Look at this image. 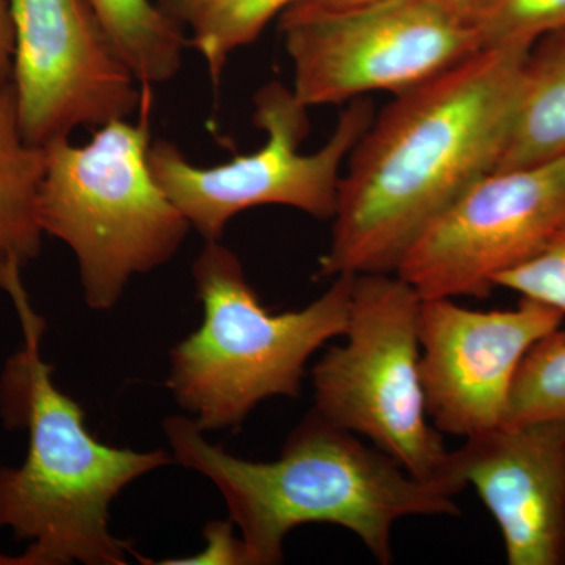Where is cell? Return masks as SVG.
<instances>
[{
    "label": "cell",
    "mask_w": 565,
    "mask_h": 565,
    "mask_svg": "<svg viewBox=\"0 0 565 565\" xmlns=\"http://www.w3.org/2000/svg\"><path fill=\"white\" fill-rule=\"evenodd\" d=\"M162 427L174 462L217 487L252 565L281 564L288 534L318 523L351 531L379 564L390 565L397 522L460 514L459 487L415 478L313 408L289 434L280 456L267 462L210 444L191 416H170Z\"/></svg>",
    "instance_id": "cell-2"
},
{
    "label": "cell",
    "mask_w": 565,
    "mask_h": 565,
    "mask_svg": "<svg viewBox=\"0 0 565 565\" xmlns=\"http://www.w3.org/2000/svg\"><path fill=\"white\" fill-rule=\"evenodd\" d=\"M204 2L206 0H158L159 6L182 25H191Z\"/></svg>",
    "instance_id": "cell-23"
},
{
    "label": "cell",
    "mask_w": 565,
    "mask_h": 565,
    "mask_svg": "<svg viewBox=\"0 0 565 565\" xmlns=\"http://www.w3.org/2000/svg\"><path fill=\"white\" fill-rule=\"evenodd\" d=\"M22 329V348L0 375V415L10 429L28 430L20 467H0V527L28 541L22 565H125L137 556L110 530L115 498L141 476L173 463L166 449L136 451L103 444L85 412L54 382L41 353L46 322L36 313L22 266L0 269Z\"/></svg>",
    "instance_id": "cell-3"
},
{
    "label": "cell",
    "mask_w": 565,
    "mask_h": 565,
    "mask_svg": "<svg viewBox=\"0 0 565 565\" xmlns=\"http://www.w3.org/2000/svg\"><path fill=\"white\" fill-rule=\"evenodd\" d=\"M46 156L22 137L11 82L0 85V269L39 258V193Z\"/></svg>",
    "instance_id": "cell-14"
},
{
    "label": "cell",
    "mask_w": 565,
    "mask_h": 565,
    "mask_svg": "<svg viewBox=\"0 0 565 565\" xmlns=\"http://www.w3.org/2000/svg\"><path fill=\"white\" fill-rule=\"evenodd\" d=\"M206 546L199 555L181 557V559L161 561L159 564H212V565H252L243 537L234 534L232 520H214L204 526Z\"/></svg>",
    "instance_id": "cell-20"
},
{
    "label": "cell",
    "mask_w": 565,
    "mask_h": 565,
    "mask_svg": "<svg viewBox=\"0 0 565 565\" xmlns=\"http://www.w3.org/2000/svg\"><path fill=\"white\" fill-rule=\"evenodd\" d=\"M399 2V0H299L288 10L282 11L280 21L307 20V18L322 17V14L340 13L360 9V7L375 6V3ZM422 2L438 3L448 7L456 13L462 14L468 21L473 22L481 13L487 0H422Z\"/></svg>",
    "instance_id": "cell-21"
},
{
    "label": "cell",
    "mask_w": 565,
    "mask_h": 565,
    "mask_svg": "<svg viewBox=\"0 0 565 565\" xmlns=\"http://www.w3.org/2000/svg\"><path fill=\"white\" fill-rule=\"evenodd\" d=\"M299 0H206L191 22L189 46L206 62L212 81L230 55L259 39L264 29Z\"/></svg>",
    "instance_id": "cell-16"
},
{
    "label": "cell",
    "mask_w": 565,
    "mask_h": 565,
    "mask_svg": "<svg viewBox=\"0 0 565 565\" xmlns=\"http://www.w3.org/2000/svg\"><path fill=\"white\" fill-rule=\"evenodd\" d=\"M565 419V330L557 329L526 353L512 386L504 424Z\"/></svg>",
    "instance_id": "cell-17"
},
{
    "label": "cell",
    "mask_w": 565,
    "mask_h": 565,
    "mask_svg": "<svg viewBox=\"0 0 565 565\" xmlns=\"http://www.w3.org/2000/svg\"><path fill=\"white\" fill-rule=\"evenodd\" d=\"M563 323L555 308L530 299L490 311L423 299L422 381L435 429L465 440L503 426L520 364Z\"/></svg>",
    "instance_id": "cell-11"
},
{
    "label": "cell",
    "mask_w": 565,
    "mask_h": 565,
    "mask_svg": "<svg viewBox=\"0 0 565 565\" xmlns=\"http://www.w3.org/2000/svg\"><path fill=\"white\" fill-rule=\"evenodd\" d=\"M565 228V158L487 174L411 245L396 274L423 299H486Z\"/></svg>",
    "instance_id": "cell-10"
},
{
    "label": "cell",
    "mask_w": 565,
    "mask_h": 565,
    "mask_svg": "<svg viewBox=\"0 0 565 565\" xmlns=\"http://www.w3.org/2000/svg\"><path fill=\"white\" fill-rule=\"evenodd\" d=\"M10 82L22 137L36 148L82 126L129 120L152 98L111 43L90 0H9Z\"/></svg>",
    "instance_id": "cell-9"
},
{
    "label": "cell",
    "mask_w": 565,
    "mask_h": 565,
    "mask_svg": "<svg viewBox=\"0 0 565 565\" xmlns=\"http://www.w3.org/2000/svg\"><path fill=\"white\" fill-rule=\"evenodd\" d=\"M151 104L139 121L99 126L88 143L63 139L44 148L40 226L76 256L85 303L95 311L111 310L136 275L174 258L192 230L151 173Z\"/></svg>",
    "instance_id": "cell-5"
},
{
    "label": "cell",
    "mask_w": 565,
    "mask_h": 565,
    "mask_svg": "<svg viewBox=\"0 0 565 565\" xmlns=\"http://www.w3.org/2000/svg\"><path fill=\"white\" fill-rule=\"evenodd\" d=\"M374 120L370 99H353L318 151H299L310 132L308 107L292 88L273 81L255 95L256 128L266 132L258 151L214 167L195 166L173 141H151L148 162L159 188L204 241H221L241 212L286 206L318 221H332L338 188L356 141Z\"/></svg>",
    "instance_id": "cell-7"
},
{
    "label": "cell",
    "mask_w": 565,
    "mask_h": 565,
    "mask_svg": "<svg viewBox=\"0 0 565 565\" xmlns=\"http://www.w3.org/2000/svg\"><path fill=\"white\" fill-rule=\"evenodd\" d=\"M565 158V29L535 41L523 66L511 134L494 172Z\"/></svg>",
    "instance_id": "cell-13"
},
{
    "label": "cell",
    "mask_w": 565,
    "mask_h": 565,
    "mask_svg": "<svg viewBox=\"0 0 565 565\" xmlns=\"http://www.w3.org/2000/svg\"><path fill=\"white\" fill-rule=\"evenodd\" d=\"M292 92L305 107L418 87L482 50L473 22L422 0L280 21Z\"/></svg>",
    "instance_id": "cell-8"
},
{
    "label": "cell",
    "mask_w": 565,
    "mask_h": 565,
    "mask_svg": "<svg viewBox=\"0 0 565 565\" xmlns=\"http://www.w3.org/2000/svg\"><path fill=\"white\" fill-rule=\"evenodd\" d=\"M14 32L9 0H0V85L10 82L13 66Z\"/></svg>",
    "instance_id": "cell-22"
},
{
    "label": "cell",
    "mask_w": 565,
    "mask_h": 565,
    "mask_svg": "<svg viewBox=\"0 0 565 565\" xmlns=\"http://www.w3.org/2000/svg\"><path fill=\"white\" fill-rule=\"evenodd\" d=\"M531 47L476 52L374 117L345 162L321 277L396 274L419 234L494 172Z\"/></svg>",
    "instance_id": "cell-1"
},
{
    "label": "cell",
    "mask_w": 565,
    "mask_h": 565,
    "mask_svg": "<svg viewBox=\"0 0 565 565\" xmlns=\"http://www.w3.org/2000/svg\"><path fill=\"white\" fill-rule=\"evenodd\" d=\"M449 478L473 487L509 565H565V419L503 424L465 438Z\"/></svg>",
    "instance_id": "cell-12"
},
{
    "label": "cell",
    "mask_w": 565,
    "mask_h": 565,
    "mask_svg": "<svg viewBox=\"0 0 565 565\" xmlns=\"http://www.w3.org/2000/svg\"><path fill=\"white\" fill-rule=\"evenodd\" d=\"M192 274L203 322L170 351L166 385L203 433L241 426L273 397H299L311 356L348 326L353 275L300 310L273 313L221 241L204 244Z\"/></svg>",
    "instance_id": "cell-4"
},
{
    "label": "cell",
    "mask_w": 565,
    "mask_h": 565,
    "mask_svg": "<svg viewBox=\"0 0 565 565\" xmlns=\"http://www.w3.org/2000/svg\"><path fill=\"white\" fill-rule=\"evenodd\" d=\"M494 286L555 308L565 322V228L533 258L500 275Z\"/></svg>",
    "instance_id": "cell-19"
},
{
    "label": "cell",
    "mask_w": 565,
    "mask_h": 565,
    "mask_svg": "<svg viewBox=\"0 0 565 565\" xmlns=\"http://www.w3.org/2000/svg\"><path fill=\"white\" fill-rule=\"evenodd\" d=\"M422 303L397 274L353 275L344 343L311 371L313 411L367 438L415 478L457 486L449 478L451 451L427 415Z\"/></svg>",
    "instance_id": "cell-6"
},
{
    "label": "cell",
    "mask_w": 565,
    "mask_h": 565,
    "mask_svg": "<svg viewBox=\"0 0 565 565\" xmlns=\"http://www.w3.org/2000/svg\"><path fill=\"white\" fill-rule=\"evenodd\" d=\"M475 28L482 50L533 46L565 29V0H487Z\"/></svg>",
    "instance_id": "cell-18"
},
{
    "label": "cell",
    "mask_w": 565,
    "mask_h": 565,
    "mask_svg": "<svg viewBox=\"0 0 565 565\" xmlns=\"http://www.w3.org/2000/svg\"><path fill=\"white\" fill-rule=\"evenodd\" d=\"M122 61L141 87L177 77L189 39L182 24L152 0H90Z\"/></svg>",
    "instance_id": "cell-15"
}]
</instances>
